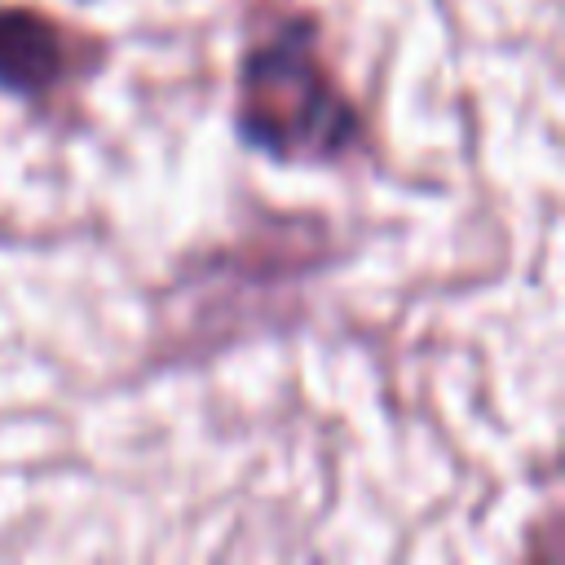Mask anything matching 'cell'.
<instances>
[{"label":"cell","instance_id":"obj_1","mask_svg":"<svg viewBox=\"0 0 565 565\" xmlns=\"http://www.w3.org/2000/svg\"><path fill=\"white\" fill-rule=\"evenodd\" d=\"M234 124L247 146L287 163H327L358 146V106L322 62L313 18L282 22L243 57Z\"/></svg>","mask_w":565,"mask_h":565},{"label":"cell","instance_id":"obj_2","mask_svg":"<svg viewBox=\"0 0 565 565\" xmlns=\"http://www.w3.org/2000/svg\"><path fill=\"white\" fill-rule=\"evenodd\" d=\"M79 40L31 4H0V88L44 97L79 71Z\"/></svg>","mask_w":565,"mask_h":565}]
</instances>
